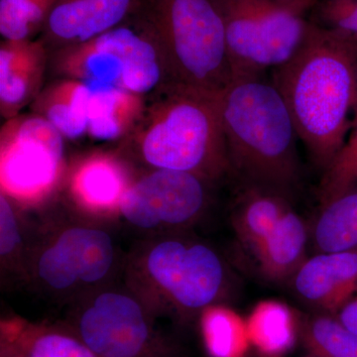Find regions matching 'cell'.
<instances>
[{"label": "cell", "mask_w": 357, "mask_h": 357, "mask_svg": "<svg viewBox=\"0 0 357 357\" xmlns=\"http://www.w3.org/2000/svg\"><path fill=\"white\" fill-rule=\"evenodd\" d=\"M312 163L325 171L344 144L357 112V42L307 24L299 48L272 70Z\"/></svg>", "instance_id": "obj_1"}, {"label": "cell", "mask_w": 357, "mask_h": 357, "mask_svg": "<svg viewBox=\"0 0 357 357\" xmlns=\"http://www.w3.org/2000/svg\"><path fill=\"white\" fill-rule=\"evenodd\" d=\"M220 105L231 173L291 198L302 182L300 139L271 79L236 77L220 93Z\"/></svg>", "instance_id": "obj_2"}, {"label": "cell", "mask_w": 357, "mask_h": 357, "mask_svg": "<svg viewBox=\"0 0 357 357\" xmlns=\"http://www.w3.org/2000/svg\"><path fill=\"white\" fill-rule=\"evenodd\" d=\"M141 158L154 169L213 181L231 173L220 95L170 82L145 98L129 132Z\"/></svg>", "instance_id": "obj_3"}, {"label": "cell", "mask_w": 357, "mask_h": 357, "mask_svg": "<svg viewBox=\"0 0 357 357\" xmlns=\"http://www.w3.org/2000/svg\"><path fill=\"white\" fill-rule=\"evenodd\" d=\"M171 82L220 95L234 82L225 22L215 0H141Z\"/></svg>", "instance_id": "obj_4"}, {"label": "cell", "mask_w": 357, "mask_h": 357, "mask_svg": "<svg viewBox=\"0 0 357 357\" xmlns=\"http://www.w3.org/2000/svg\"><path fill=\"white\" fill-rule=\"evenodd\" d=\"M49 64L61 77L145 98L171 82L156 37L138 11L95 38L56 49Z\"/></svg>", "instance_id": "obj_5"}, {"label": "cell", "mask_w": 357, "mask_h": 357, "mask_svg": "<svg viewBox=\"0 0 357 357\" xmlns=\"http://www.w3.org/2000/svg\"><path fill=\"white\" fill-rule=\"evenodd\" d=\"M234 79L265 77L299 48L319 0H215Z\"/></svg>", "instance_id": "obj_6"}, {"label": "cell", "mask_w": 357, "mask_h": 357, "mask_svg": "<svg viewBox=\"0 0 357 357\" xmlns=\"http://www.w3.org/2000/svg\"><path fill=\"white\" fill-rule=\"evenodd\" d=\"M146 269L162 293L185 314L218 304L231 289L222 257L198 241L166 239L148 253Z\"/></svg>", "instance_id": "obj_7"}, {"label": "cell", "mask_w": 357, "mask_h": 357, "mask_svg": "<svg viewBox=\"0 0 357 357\" xmlns=\"http://www.w3.org/2000/svg\"><path fill=\"white\" fill-rule=\"evenodd\" d=\"M2 192L34 198L55 182L64 158V137L39 114H20L1 128Z\"/></svg>", "instance_id": "obj_8"}, {"label": "cell", "mask_w": 357, "mask_h": 357, "mask_svg": "<svg viewBox=\"0 0 357 357\" xmlns=\"http://www.w3.org/2000/svg\"><path fill=\"white\" fill-rule=\"evenodd\" d=\"M77 335L100 357H174L139 303L126 294L98 295L82 312Z\"/></svg>", "instance_id": "obj_9"}, {"label": "cell", "mask_w": 357, "mask_h": 357, "mask_svg": "<svg viewBox=\"0 0 357 357\" xmlns=\"http://www.w3.org/2000/svg\"><path fill=\"white\" fill-rule=\"evenodd\" d=\"M210 182L192 173L154 169L129 185L119 208L128 222L142 229L189 225L206 210Z\"/></svg>", "instance_id": "obj_10"}, {"label": "cell", "mask_w": 357, "mask_h": 357, "mask_svg": "<svg viewBox=\"0 0 357 357\" xmlns=\"http://www.w3.org/2000/svg\"><path fill=\"white\" fill-rule=\"evenodd\" d=\"M114 246L103 230L77 227L65 230L38 261V274L46 285L67 290L77 283L102 280L114 264Z\"/></svg>", "instance_id": "obj_11"}, {"label": "cell", "mask_w": 357, "mask_h": 357, "mask_svg": "<svg viewBox=\"0 0 357 357\" xmlns=\"http://www.w3.org/2000/svg\"><path fill=\"white\" fill-rule=\"evenodd\" d=\"M141 0H56L42 41L54 50L83 43L126 22Z\"/></svg>", "instance_id": "obj_12"}, {"label": "cell", "mask_w": 357, "mask_h": 357, "mask_svg": "<svg viewBox=\"0 0 357 357\" xmlns=\"http://www.w3.org/2000/svg\"><path fill=\"white\" fill-rule=\"evenodd\" d=\"M288 282L307 306L337 314L357 290V251L307 256Z\"/></svg>", "instance_id": "obj_13"}, {"label": "cell", "mask_w": 357, "mask_h": 357, "mask_svg": "<svg viewBox=\"0 0 357 357\" xmlns=\"http://www.w3.org/2000/svg\"><path fill=\"white\" fill-rule=\"evenodd\" d=\"M48 48L42 40H6L0 44V114L6 121L20 114L44 89Z\"/></svg>", "instance_id": "obj_14"}, {"label": "cell", "mask_w": 357, "mask_h": 357, "mask_svg": "<svg viewBox=\"0 0 357 357\" xmlns=\"http://www.w3.org/2000/svg\"><path fill=\"white\" fill-rule=\"evenodd\" d=\"M309 243L310 225L292 208L249 255L263 278L282 283L290 280L306 259Z\"/></svg>", "instance_id": "obj_15"}, {"label": "cell", "mask_w": 357, "mask_h": 357, "mask_svg": "<svg viewBox=\"0 0 357 357\" xmlns=\"http://www.w3.org/2000/svg\"><path fill=\"white\" fill-rule=\"evenodd\" d=\"M290 199L279 192L243 184L232 211V225L248 255L293 208Z\"/></svg>", "instance_id": "obj_16"}, {"label": "cell", "mask_w": 357, "mask_h": 357, "mask_svg": "<svg viewBox=\"0 0 357 357\" xmlns=\"http://www.w3.org/2000/svg\"><path fill=\"white\" fill-rule=\"evenodd\" d=\"M91 93L88 84L61 77L45 86L31 105L33 112L50 122L63 137L77 139L88 133Z\"/></svg>", "instance_id": "obj_17"}, {"label": "cell", "mask_w": 357, "mask_h": 357, "mask_svg": "<svg viewBox=\"0 0 357 357\" xmlns=\"http://www.w3.org/2000/svg\"><path fill=\"white\" fill-rule=\"evenodd\" d=\"M246 319L251 349L260 357H284L301 337L302 319L285 303H257Z\"/></svg>", "instance_id": "obj_18"}, {"label": "cell", "mask_w": 357, "mask_h": 357, "mask_svg": "<svg viewBox=\"0 0 357 357\" xmlns=\"http://www.w3.org/2000/svg\"><path fill=\"white\" fill-rule=\"evenodd\" d=\"M88 84L91 91L88 114L89 135L96 139L114 140L129 134L142 114L145 98L114 86Z\"/></svg>", "instance_id": "obj_19"}, {"label": "cell", "mask_w": 357, "mask_h": 357, "mask_svg": "<svg viewBox=\"0 0 357 357\" xmlns=\"http://www.w3.org/2000/svg\"><path fill=\"white\" fill-rule=\"evenodd\" d=\"M319 204L310 225L316 253L357 251V185Z\"/></svg>", "instance_id": "obj_20"}, {"label": "cell", "mask_w": 357, "mask_h": 357, "mask_svg": "<svg viewBox=\"0 0 357 357\" xmlns=\"http://www.w3.org/2000/svg\"><path fill=\"white\" fill-rule=\"evenodd\" d=\"M1 338L28 357H100L77 335L29 324L2 326Z\"/></svg>", "instance_id": "obj_21"}, {"label": "cell", "mask_w": 357, "mask_h": 357, "mask_svg": "<svg viewBox=\"0 0 357 357\" xmlns=\"http://www.w3.org/2000/svg\"><path fill=\"white\" fill-rule=\"evenodd\" d=\"M202 335L211 357H246L251 349L246 319L222 305L202 312Z\"/></svg>", "instance_id": "obj_22"}, {"label": "cell", "mask_w": 357, "mask_h": 357, "mask_svg": "<svg viewBox=\"0 0 357 357\" xmlns=\"http://www.w3.org/2000/svg\"><path fill=\"white\" fill-rule=\"evenodd\" d=\"M301 338L314 357H357V335L335 314L314 312L302 319Z\"/></svg>", "instance_id": "obj_23"}, {"label": "cell", "mask_w": 357, "mask_h": 357, "mask_svg": "<svg viewBox=\"0 0 357 357\" xmlns=\"http://www.w3.org/2000/svg\"><path fill=\"white\" fill-rule=\"evenodd\" d=\"M75 188L77 195L89 206L107 208L119 204L128 187L121 167L115 162L95 158L79 169Z\"/></svg>", "instance_id": "obj_24"}, {"label": "cell", "mask_w": 357, "mask_h": 357, "mask_svg": "<svg viewBox=\"0 0 357 357\" xmlns=\"http://www.w3.org/2000/svg\"><path fill=\"white\" fill-rule=\"evenodd\" d=\"M56 0H0V34L6 40L33 39L43 30Z\"/></svg>", "instance_id": "obj_25"}, {"label": "cell", "mask_w": 357, "mask_h": 357, "mask_svg": "<svg viewBox=\"0 0 357 357\" xmlns=\"http://www.w3.org/2000/svg\"><path fill=\"white\" fill-rule=\"evenodd\" d=\"M357 185V112L344 144L323 172L318 189L319 203Z\"/></svg>", "instance_id": "obj_26"}, {"label": "cell", "mask_w": 357, "mask_h": 357, "mask_svg": "<svg viewBox=\"0 0 357 357\" xmlns=\"http://www.w3.org/2000/svg\"><path fill=\"white\" fill-rule=\"evenodd\" d=\"M309 21L357 42V0H319Z\"/></svg>", "instance_id": "obj_27"}, {"label": "cell", "mask_w": 357, "mask_h": 357, "mask_svg": "<svg viewBox=\"0 0 357 357\" xmlns=\"http://www.w3.org/2000/svg\"><path fill=\"white\" fill-rule=\"evenodd\" d=\"M21 241L17 220L7 195L0 196V255L2 257L13 255Z\"/></svg>", "instance_id": "obj_28"}, {"label": "cell", "mask_w": 357, "mask_h": 357, "mask_svg": "<svg viewBox=\"0 0 357 357\" xmlns=\"http://www.w3.org/2000/svg\"><path fill=\"white\" fill-rule=\"evenodd\" d=\"M335 316L342 325L357 335V290Z\"/></svg>", "instance_id": "obj_29"}, {"label": "cell", "mask_w": 357, "mask_h": 357, "mask_svg": "<svg viewBox=\"0 0 357 357\" xmlns=\"http://www.w3.org/2000/svg\"><path fill=\"white\" fill-rule=\"evenodd\" d=\"M1 357H28L15 345L1 338Z\"/></svg>", "instance_id": "obj_30"}, {"label": "cell", "mask_w": 357, "mask_h": 357, "mask_svg": "<svg viewBox=\"0 0 357 357\" xmlns=\"http://www.w3.org/2000/svg\"><path fill=\"white\" fill-rule=\"evenodd\" d=\"M309 357H314V356H310Z\"/></svg>", "instance_id": "obj_31"}]
</instances>
